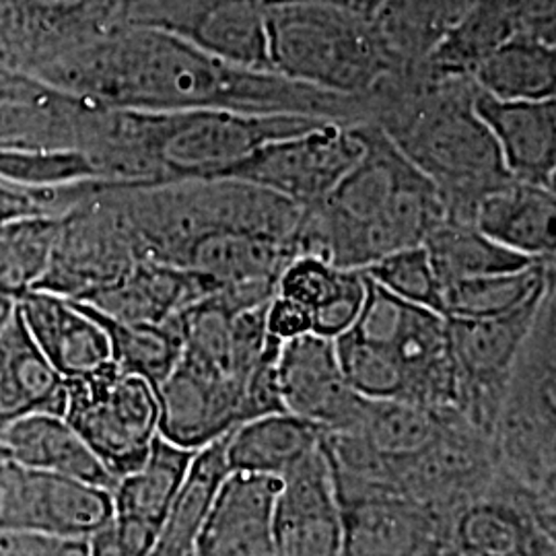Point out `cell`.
I'll use <instances>...</instances> for the list:
<instances>
[{
    "label": "cell",
    "instance_id": "2",
    "mask_svg": "<svg viewBox=\"0 0 556 556\" xmlns=\"http://www.w3.org/2000/svg\"><path fill=\"white\" fill-rule=\"evenodd\" d=\"M326 118L229 110L140 112L91 103L80 153L101 181L163 186L223 178L270 140L312 130Z\"/></svg>",
    "mask_w": 556,
    "mask_h": 556
},
{
    "label": "cell",
    "instance_id": "34",
    "mask_svg": "<svg viewBox=\"0 0 556 556\" xmlns=\"http://www.w3.org/2000/svg\"><path fill=\"white\" fill-rule=\"evenodd\" d=\"M340 371L351 390L367 400H406L408 388L396 358L383 346L349 330L334 340Z\"/></svg>",
    "mask_w": 556,
    "mask_h": 556
},
{
    "label": "cell",
    "instance_id": "26",
    "mask_svg": "<svg viewBox=\"0 0 556 556\" xmlns=\"http://www.w3.org/2000/svg\"><path fill=\"white\" fill-rule=\"evenodd\" d=\"M468 77L497 100H555V41L516 34L478 60Z\"/></svg>",
    "mask_w": 556,
    "mask_h": 556
},
{
    "label": "cell",
    "instance_id": "29",
    "mask_svg": "<svg viewBox=\"0 0 556 556\" xmlns=\"http://www.w3.org/2000/svg\"><path fill=\"white\" fill-rule=\"evenodd\" d=\"M456 415L413 400H367L355 433L381 456L404 464L422 454L439 438L447 418Z\"/></svg>",
    "mask_w": 556,
    "mask_h": 556
},
{
    "label": "cell",
    "instance_id": "13",
    "mask_svg": "<svg viewBox=\"0 0 556 556\" xmlns=\"http://www.w3.org/2000/svg\"><path fill=\"white\" fill-rule=\"evenodd\" d=\"M278 388L287 413L326 431H355L367 406L340 371L334 340L314 332L282 342Z\"/></svg>",
    "mask_w": 556,
    "mask_h": 556
},
{
    "label": "cell",
    "instance_id": "38",
    "mask_svg": "<svg viewBox=\"0 0 556 556\" xmlns=\"http://www.w3.org/2000/svg\"><path fill=\"white\" fill-rule=\"evenodd\" d=\"M355 270L338 268L312 254H298L285 264L277 280V295L293 299L309 312L326 305L344 289Z\"/></svg>",
    "mask_w": 556,
    "mask_h": 556
},
{
    "label": "cell",
    "instance_id": "42",
    "mask_svg": "<svg viewBox=\"0 0 556 556\" xmlns=\"http://www.w3.org/2000/svg\"><path fill=\"white\" fill-rule=\"evenodd\" d=\"M266 332L280 342L309 334L314 328L312 312L293 299L275 295L266 305Z\"/></svg>",
    "mask_w": 556,
    "mask_h": 556
},
{
    "label": "cell",
    "instance_id": "25",
    "mask_svg": "<svg viewBox=\"0 0 556 556\" xmlns=\"http://www.w3.org/2000/svg\"><path fill=\"white\" fill-rule=\"evenodd\" d=\"M326 429L287 410L245 420L225 433L229 472L282 477L303 457L316 452Z\"/></svg>",
    "mask_w": 556,
    "mask_h": 556
},
{
    "label": "cell",
    "instance_id": "35",
    "mask_svg": "<svg viewBox=\"0 0 556 556\" xmlns=\"http://www.w3.org/2000/svg\"><path fill=\"white\" fill-rule=\"evenodd\" d=\"M363 273L397 299L443 316L441 282L422 243L376 260Z\"/></svg>",
    "mask_w": 556,
    "mask_h": 556
},
{
    "label": "cell",
    "instance_id": "8",
    "mask_svg": "<svg viewBox=\"0 0 556 556\" xmlns=\"http://www.w3.org/2000/svg\"><path fill=\"white\" fill-rule=\"evenodd\" d=\"M551 293L553 287L540 291L505 316L447 318L450 346L456 365L457 410L466 422L491 438L519 355L532 337Z\"/></svg>",
    "mask_w": 556,
    "mask_h": 556
},
{
    "label": "cell",
    "instance_id": "20",
    "mask_svg": "<svg viewBox=\"0 0 556 556\" xmlns=\"http://www.w3.org/2000/svg\"><path fill=\"white\" fill-rule=\"evenodd\" d=\"M472 105L511 179L555 190L556 101L497 100L475 85Z\"/></svg>",
    "mask_w": 556,
    "mask_h": 556
},
{
    "label": "cell",
    "instance_id": "11",
    "mask_svg": "<svg viewBox=\"0 0 556 556\" xmlns=\"http://www.w3.org/2000/svg\"><path fill=\"white\" fill-rule=\"evenodd\" d=\"M112 516V489L0 459V534L89 540Z\"/></svg>",
    "mask_w": 556,
    "mask_h": 556
},
{
    "label": "cell",
    "instance_id": "16",
    "mask_svg": "<svg viewBox=\"0 0 556 556\" xmlns=\"http://www.w3.org/2000/svg\"><path fill=\"white\" fill-rule=\"evenodd\" d=\"M344 556H443L452 521L408 495H379L340 507Z\"/></svg>",
    "mask_w": 556,
    "mask_h": 556
},
{
    "label": "cell",
    "instance_id": "40",
    "mask_svg": "<svg viewBox=\"0 0 556 556\" xmlns=\"http://www.w3.org/2000/svg\"><path fill=\"white\" fill-rule=\"evenodd\" d=\"M365 295H367V277L363 270H355L337 298L330 299L326 305L312 312V318H314L312 332L330 340H337L344 332H349L355 326L358 314L363 309Z\"/></svg>",
    "mask_w": 556,
    "mask_h": 556
},
{
    "label": "cell",
    "instance_id": "21",
    "mask_svg": "<svg viewBox=\"0 0 556 556\" xmlns=\"http://www.w3.org/2000/svg\"><path fill=\"white\" fill-rule=\"evenodd\" d=\"M215 291L219 287L208 278L144 258L118 280L79 303H87L105 318L163 324Z\"/></svg>",
    "mask_w": 556,
    "mask_h": 556
},
{
    "label": "cell",
    "instance_id": "3",
    "mask_svg": "<svg viewBox=\"0 0 556 556\" xmlns=\"http://www.w3.org/2000/svg\"><path fill=\"white\" fill-rule=\"evenodd\" d=\"M358 128L365 151L326 199L303 208L295 256L312 254L338 268L365 270L392 252L420 245L447 219L438 188L378 122L361 119Z\"/></svg>",
    "mask_w": 556,
    "mask_h": 556
},
{
    "label": "cell",
    "instance_id": "36",
    "mask_svg": "<svg viewBox=\"0 0 556 556\" xmlns=\"http://www.w3.org/2000/svg\"><path fill=\"white\" fill-rule=\"evenodd\" d=\"M98 179L66 186H29L0 178V225L23 219H56L75 208Z\"/></svg>",
    "mask_w": 556,
    "mask_h": 556
},
{
    "label": "cell",
    "instance_id": "28",
    "mask_svg": "<svg viewBox=\"0 0 556 556\" xmlns=\"http://www.w3.org/2000/svg\"><path fill=\"white\" fill-rule=\"evenodd\" d=\"M439 282L523 270L540 260L526 258L484 236L475 223L445 219L422 241Z\"/></svg>",
    "mask_w": 556,
    "mask_h": 556
},
{
    "label": "cell",
    "instance_id": "15",
    "mask_svg": "<svg viewBox=\"0 0 556 556\" xmlns=\"http://www.w3.org/2000/svg\"><path fill=\"white\" fill-rule=\"evenodd\" d=\"M155 394L160 435L179 447L199 452L239 425L243 388L236 379L181 355Z\"/></svg>",
    "mask_w": 556,
    "mask_h": 556
},
{
    "label": "cell",
    "instance_id": "37",
    "mask_svg": "<svg viewBox=\"0 0 556 556\" xmlns=\"http://www.w3.org/2000/svg\"><path fill=\"white\" fill-rule=\"evenodd\" d=\"M0 178L29 186H66L100 179L93 165L79 151L36 153L0 149Z\"/></svg>",
    "mask_w": 556,
    "mask_h": 556
},
{
    "label": "cell",
    "instance_id": "24",
    "mask_svg": "<svg viewBox=\"0 0 556 556\" xmlns=\"http://www.w3.org/2000/svg\"><path fill=\"white\" fill-rule=\"evenodd\" d=\"M66 404V379L41 355L17 307L0 330V429L17 418L54 413Z\"/></svg>",
    "mask_w": 556,
    "mask_h": 556
},
{
    "label": "cell",
    "instance_id": "33",
    "mask_svg": "<svg viewBox=\"0 0 556 556\" xmlns=\"http://www.w3.org/2000/svg\"><path fill=\"white\" fill-rule=\"evenodd\" d=\"M56 219H23L0 225V295L13 301L36 289L52 256Z\"/></svg>",
    "mask_w": 556,
    "mask_h": 556
},
{
    "label": "cell",
    "instance_id": "7",
    "mask_svg": "<svg viewBox=\"0 0 556 556\" xmlns=\"http://www.w3.org/2000/svg\"><path fill=\"white\" fill-rule=\"evenodd\" d=\"M139 260H144L142 250L119 213L112 184L98 179L89 194L60 217L52 256L36 289L85 301Z\"/></svg>",
    "mask_w": 556,
    "mask_h": 556
},
{
    "label": "cell",
    "instance_id": "19",
    "mask_svg": "<svg viewBox=\"0 0 556 556\" xmlns=\"http://www.w3.org/2000/svg\"><path fill=\"white\" fill-rule=\"evenodd\" d=\"M15 307L41 355L62 378H83L112 363L105 330L77 301L31 289Z\"/></svg>",
    "mask_w": 556,
    "mask_h": 556
},
{
    "label": "cell",
    "instance_id": "27",
    "mask_svg": "<svg viewBox=\"0 0 556 556\" xmlns=\"http://www.w3.org/2000/svg\"><path fill=\"white\" fill-rule=\"evenodd\" d=\"M194 456L197 452L157 435L139 468L116 480L112 489L114 516L132 517L161 532Z\"/></svg>",
    "mask_w": 556,
    "mask_h": 556
},
{
    "label": "cell",
    "instance_id": "9",
    "mask_svg": "<svg viewBox=\"0 0 556 556\" xmlns=\"http://www.w3.org/2000/svg\"><path fill=\"white\" fill-rule=\"evenodd\" d=\"M358 122L326 119L312 130L270 140L239 161L223 178L254 184L301 208H312L361 160L365 140Z\"/></svg>",
    "mask_w": 556,
    "mask_h": 556
},
{
    "label": "cell",
    "instance_id": "39",
    "mask_svg": "<svg viewBox=\"0 0 556 556\" xmlns=\"http://www.w3.org/2000/svg\"><path fill=\"white\" fill-rule=\"evenodd\" d=\"M160 536V530L140 523L132 517L112 519L89 538L91 556H149Z\"/></svg>",
    "mask_w": 556,
    "mask_h": 556
},
{
    "label": "cell",
    "instance_id": "23",
    "mask_svg": "<svg viewBox=\"0 0 556 556\" xmlns=\"http://www.w3.org/2000/svg\"><path fill=\"white\" fill-rule=\"evenodd\" d=\"M556 192L509 179L478 202L475 225L526 258L555 260Z\"/></svg>",
    "mask_w": 556,
    "mask_h": 556
},
{
    "label": "cell",
    "instance_id": "44",
    "mask_svg": "<svg viewBox=\"0 0 556 556\" xmlns=\"http://www.w3.org/2000/svg\"><path fill=\"white\" fill-rule=\"evenodd\" d=\"M15 314V301L11 298L0 295V330L4 328V324Z\"/></svg>",
    "mask_w": 556,
    "mask_h": 556
},
{
    "label": "cell",
    "instance_id": "5",
    "mask_svg": "<svg viewBox=\"0 0 556 556\" xmlns=\"http://www.w3.org/2000/svg\"><path fill=\"white\" fill-rule=\"evenodd\" d=\"M270 71L342 98L369 101L406 64L371 17L324 0H268Z\"/></svg>",
    "mask_w": 556,
    "mask_h": 556
},
{
    "label": "cell",
    "instance_id": "1",
    "mask_svg": "<svg viewBox=\"0 0 556 556\" xmlns=\"http://www.w3.org/2000/svg\"><path fill=\"white\" fill-rule=\"evenodd\" d=\"M34 79L116 110H229L358 122L367 101L342 98L206 54L190 41L139 25H118L50 62Z\"/></svg>",
    "mask_w": 556,
    "mask_h": 556
},
{
    "label": "cell",
    "instance_id": "45",
    "mask_svg": "<svg viewBox=\"0 0 556 556\" xmlns=\"http://www.w3.org/2000/svg\"><path fill=\"white\" fill-rule=\"evenodd\" d=\"M20 75H23V73H15V71H11V68H7V66L0 64V93L7 91V89L17 80Z\"/></svg>",
    "mask_w": 556,
    "mask_h": 556
},
{
    "label": "cell",
    "instance_id": "22",
    "mask_svg": "<svg viewBox=\"0 0 556 556\" xmlns=\"http://www.w3.org/2000/svg\"><path fill=\"white\" fill-rule=\"evenodd\" d=\"M0 459L41 472L79 478L85 482L114 489L112 477L100 457L80 439L68 420L54 413L17 418L0 429Z\"/></svg>",
    "mask_w": 556,
    "mask_h": 556
},
{
    "label": "cell",
    "instance_id": "14",
    "mask_svg": "<svg viewBox=\"0 0 556 556\" xmlns=\"http://www.w3.org/2000/svg\"><path fill=\"white\" fill-rule=\"evenodd\" d=\"M275 548L277 556H344L342 511L321 443L280 477Z\"/></svg>",
    "mask_w": 556,
    "mask_h": 556
},
{
    "label": "cell",
    "instance_id": "47",
    "mask_svg": "<svg viewBox=\"0 0 556 556\" xmlns=\"http://www.w3.org/2000/svg\"><path fill=\"white\" fill-rule=\"evenodd\" d=\"M0 556H2V553H0Z\"/></svg>",
    "mask_w": 556,
    "mask_h": 556
},
{
    "label": "cell",
    "instance_id": "10",
    "mask_svg": "<svg viewBox=\"0 0 556 556\" xmlns=\"http://www.w3.org/2000/svg\"><path fill=\"white\" fill-rule=\"evenodd\" d=\"M268 0H126L122 25L153 27L211 56L270 71Z\"/></svg>",
    "mask_w": 556,
    "mask_h": 556
},
{
    "label": "cell",
    "instance_id": "6",
    "mask_svg": "<svg viewBox=\"0 0 556 556\" xmlns=\"http://www.w3.org/2000/svg\"><path fill=\"white\" fill-rule=\"evenodd\" d=\"M62 417L100 457L112 477L137 470L160 435V404L147 379L110 365L66 379Z\"/></svg>",
    "mask_w": 556,
    "mask_h": 556
},
{
    "label": "cell",
    "instance_id": "46",
    "mask_svg": "<svg viewBox=\"0 0 556 556\" xmlns=\"http://www.w3.org/2000/svg\"><path fill=\"white\" fill-rule=\"evenodd\" d=\"M443 556H456V555H454V553H452V551H447V553H445V555H443Z\"/></svg>",
    "mask_w": 556,
    "mask_h": 556
},
{
    "label": "cell",
    "instance_id": "18",
    "mask_svg": "<svg viewBox=\"0 0 556 556\" xmlns=\"http://www.w3.org/2000/svg\"><path fill=\"white\" fill-rule=\"evenodd\" d=\"M89 105L77 96L20 75L0 93V149L80 153Z\"/></svg>",
    "mask_w": 556,
    "mask_h": 556
},
{
    "label": "cell",
    "instance_id": "32",
    "mask_svg": "<svg viewBox=\"0 0 556 556\" xmlns=\"http://www.w3.org/2000/svg\"><path fill=\"white\" fill-rule=\"evenodd\" d=\"M80 305L100 321L110 340L112 361L124 374L147 379L153 388L172 374L181 355V337L176 319H167L163 324L119 321L101 316L87 303Z\"/></svg>",
    "mask_w": 556,
    "mask_h": 556
},
{
    "label": "cell",
    "instance_id": "43",
    "mask_svg": "<svg viewBox=\"0 0 556 556\" xmlns=\"http://www.w3.org/2000/svg\"><path fill=\"white\" fill-rule=\"evenodd\" d=\"M324 2H334V4L349 7V9H355V11H358V13H365V15L369 17L378 0H324Z\"/></svg>",
    "mask_w": 556,
    "mask_h": 556
},
{
    "label": "cell",
    "instance_id": "30",
    "mask_svg": "<svg viewBox=\"0 0 556 556\" xmlns=\"http://www.w3.org/2000/svg\"><path fill=\"white\" fill-rule=\"evenodd\" d=\"M229 475L225 462V435L197 452L186 482L179 489L160 536L149 556H192L200 526L213 503L223 478Z\"/></svg>",
    "mask_w": 556,
    "mask_h": 556
},
{
    "label": "cell",
    "instance_id": "4",
    "mask_svg": "<svg viewBox=\"0 0 556 556\" xmlns=\"http://www.w3.org/2000/svg\"><path fill=\"white\" fill-rule=\"evenodd\" d=\"M402 79L406 91L381 101L374 122L438 188L447 219L475 223L478 202L511 179L475 112V83L468 75L435 71L425 60L406 66Z\"/></svg>",
    "mask_w": 556,
    "mask_h": 556
},
{
    "label": "cell",
    "instance_id": "31",
    "mask_svg": "<svg viewBox=\"0 0 556 556\" xmlns=\"http://www.w3.org/2000/svg\"><path fill=\"white\" fill-rule=\"evenodd\" d=\"M548 287H553V268H548V262H536L516 273L459 278L441 285L443 316L464 319L505 316Z\"/></svg>",
    "mask_w": 556,
    "mask_h": 556
},
{
    "label": "cell",
    "instance_id": "12",
    "mask_svg": "<svg viewBox=\"0 0 556 556\" xmlns=\"http://www.w3.org/2000/svg\"><path fill=\"white\" fill-rule=\"evenodd\" d=\"M126 0H0V64L34 77L122 25Z\"/></svg>",
    "mask_w": 556,
    "mask_h": 556
},
{
    "label": "cell",
    "instance_id": "17",
    "mask_svg": "<svg viewBox=\"0 0 556 556\" xmlns=\"http://www.w3.org/2000/svg\"><path fill=\"white\" fill-rule=\"evenodd\" d=\"M280 477L229 472L200 526L192 556H277Z\"/></svg>",
    "mask_w": 556,
    "mask_h": 556
},
{
    "label": "cell",
    "instance_id": "41",
    "mask_svg": "<svg viewBox=\"0 0 556 556\" xmlns=\"http://www.w3.org/2000/svg\"><path fill=\"white\" fill-rule=\"evenodd\" d=\"M2 556H91L89 540L83 538L0 534Z\"/></svg>",
    "mask_w": 556,
    "mask_h": 556
}]
</instances>
